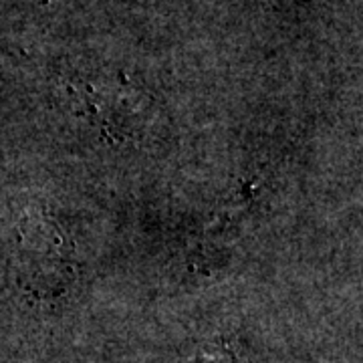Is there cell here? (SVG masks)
I'll return each mask as SVG.
<instances>
[{"instance_id": "cell-1", "label": "cell", "mask_w": 363, "mask_h": 363, "mask_svg": "<svg viewBox=\"0 0 363 363\" xmlns=\"http://www.w3.org/2000/svg\"><path fill=\"white\" fill-rule=\"evenodd\" d=\"M18 234L16 274L28 291L55 295L75 281L77 267L73 262V245L63 226L49 212H28L18 224Z\"/></svg>"}]
</instances>
